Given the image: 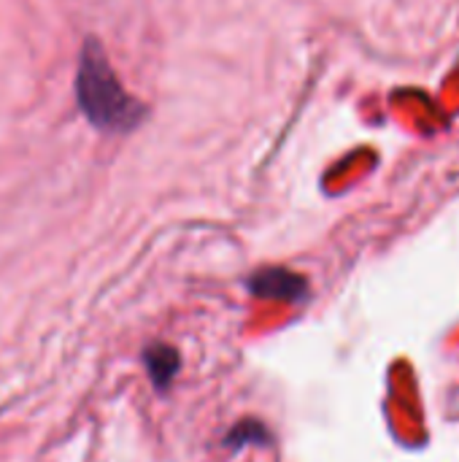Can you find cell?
Returning a JSON list of instances; mask_svg holds the SVG:
<instances>
[{"label": "cell", "mask_w": 459, "mask_h": 462, "mask_svg": "<svg viewBox=\"0 0 459 462\" xmlns=\"http://www.w3.org/2000/svg\"><path fill=\"white\" fill-rule=\"evenodd\" d=\"M143 363H146V368H149L151 382H154L160 390H162V387H168V384H170V379H173V376H176V371H179V355H176V349L162 346V344L149 346V349H146V355H143Z\"/></svg>", "instance_id": "obj_3"}, {"label": "cell", "mask_w": 459, "mask_h": 462, "mask_svg": "<svg viewBox=\"0 0 459 462\" xmlns=\"http://www.w3.org/2000/svg\"><path fill=\"white\" fill-rule=\"evenodd\" d=\"M249 292L265 300H287V303H298L306 298L308 284L303 276L287 271V268H265L257 271L249 279Z\"/></svg>", "instance_id": "obj_2"}, {"label": "cell", "mask_w": 459, "mask_h": 462, "mask_svg": "<svg viewBox=\"0 0 459 462\" xmlns=\"http://www.w3.org/2000/svg\"><path fill=\"white\" fill-rule=\"evenodd\" d=\"M76 103L81 114L106 133H130L146 119V106L122 87L97 38H87L81 46Z\"/></svg>", "instance_id": "obj_1"}]
</instances>
